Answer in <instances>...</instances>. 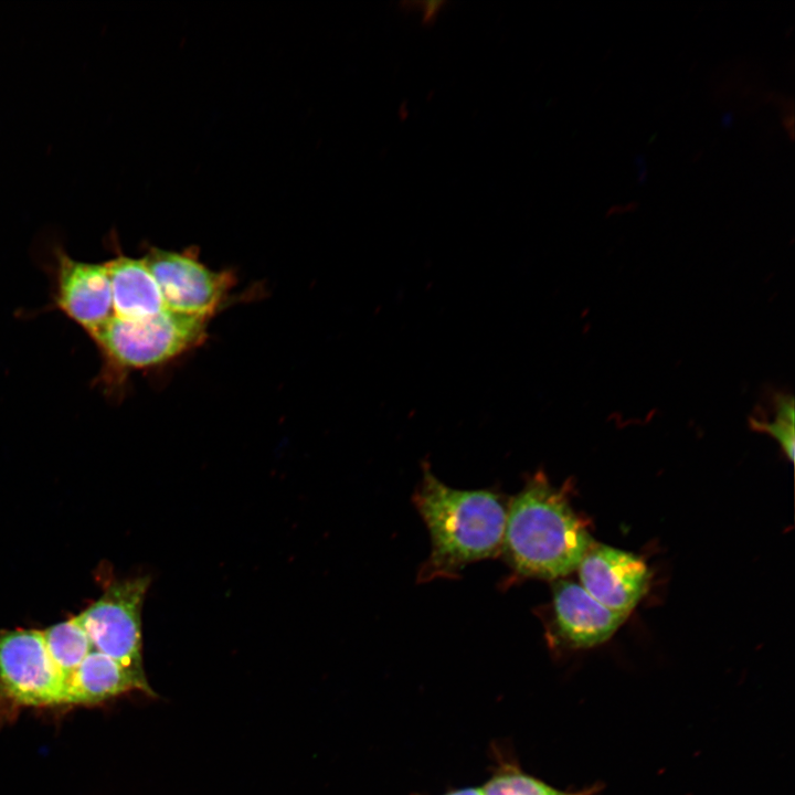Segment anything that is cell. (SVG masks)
<instances>
[{
  "label": "cell",
  "mask_w": 795,
  "mask_h": 795,
  "mask_svg": "<svg viewBox=\"0 0 795 795\" xmlns=\"http://www.w3.org/2000/svg\"><path fill=\"white\" fill-rule=\"evenodd\" d=\"M593 542L565 494L540 471L507 509L502 548L521 575L564 576L577 569Z\"/></svg>",
  "instance_id": "6da1fadb"
},
{
  "label": "cell",
  "mask_w": 795,
  "mask_h": 795,
  "mask_svg": "<svg viewBox=\"0 0 795 795\" xmlns=\"http://www.w3.org/2000/svg\"><path fill=\"white\" fill-rule=\"evenodd\" d=\"M414 500L432 540L421 580L451 576L502 547L507 509L496 494L451 488L425 467Z\"/></svg>",
  "instance_id": "7a4b0ae2"
},
{
  "label": "cell",
  "mask_w": 795,
  "mask_h": 795,
  "mask_svg": "<svg viewBox=\"0 0 795 795\" xmlns=\"http://www.w3.org/2000/svg\"><path fill=\"white\" fill-rule=\"evenodd\" d=\"M206 320L168 309L142 319L113 316L89 337L102 361L93 383L116 398L131 371L161 364L200 344Z\"/></svg>",
  "instance_id": "3957f363"
},
{
  "label": "cell",
  "mask_w": 795,
  "mask_h": 795,
  "mask_svg": "<svg viewBox=\"0 0 795 795\" xmlns=\"http://www.w3.org/2000/svg\"><path fill=\"white\" fill-rule=\"evenodd\" d=\"M65 679L39 629L0 628V720L24 708L63 704Z\"/></svg>",
  "instance_id": "277c9868"
},
{
  "label": "cell",
  "mask_w": 795,
  "mask_h": 795,
  "mask_svg": "<svg viewBox=\"0 0 795 795\" xmlns=\"http://www.w3.org/2000/svg\"><path fill=\"white\" fill-rule=\"evenodd\" d=\"M149 585V576L107 582L102 595L76 615L94 649L141 679H147L142 661L141 612Z\"/></svg>",
  "instance_id": "5b68a950"
},
{
  "label": "cell",
  "mask_w": 795,
  "mask_h": 795,
  "mask_svg": "<svg viewBox=\"0 0 795 795\" xmlns=\"http://www.w3.org/2000/svg\"><path fill=\"white\" fill-rule=\"evenodd\" d=\"M144 259L159 286L166 309L172 312L208 319L233 284L229 273L210 269L191 251L149 247Z\"/></svg>",
  "instance_id": "8992f818"
},
{
  "label": "cell",
  "mask_w": 795,
  "mask_h": 795,
  "mask_svg": "<svg viewBox=\"0 0 795 795\" xmlns=\"http://www.w3.org/2000/svg\"><path fill=\"white\" fill-rule=\"evenodd\" d=\"M51 274L49 308L61 311L88 337L113 317L112 288L104 263L77 261L62 246H54Z\"/></svg>",
  "instance_id": "52a82bcc"
},
{
  "label": "cell",
  "mask_w": 795,
  "mask_h": 795,
  "mask_svg": "<svg viewBox=\"0 0 795 795\" xmlns=\"http://www.w3.org/2000/svg\"><path fill=\"white\" fill-rule=\"evenodd\" d=\"M582 587L605 607L629 613L647 593L650 572L642 558L593 542L579 566Z\"/></svg>",
  "instance_id": "ba28073f"
},
{
  "label": "cell",
  "mask_w": 795,
  "mask_h": 795,
  "mask_svg": "<svg viewBox=\"0 0 795 795\" xmlns=\"http://www.w3.org/2000/svg\"><path fill=\"white\" fill-rule=\"evenodd\" d=\"M553 612L556 635L571 649L605 643L628 617L602 605L582 585L563 580L553 585Z\"/></svg>",
  "instance_id": "9c48e42d"
},
{
  "label": "cell",
  "mask_w": 795,
  "mask_h": 795,
  "mask_svg": "<svg viewBox=\"0 0 795 795\" xmlns=\"http://www.w3.org/2000/svg\"><path fill=\"white\" fill-rule=\"evenodd\" d=\"M135 691L156 696L147 679L93 649L66 679L62 706H95Z\"/></svg>",
  "instance_id": "30bf717a"
},
{
  "label": "cell",
  "mask_w": 795,
  "mask_h": 795,
  "mask_svg": "<svg viewBox=\"0 0 795 795\" xmlns=\"http://www.w3.org/2000/svg\"><path fill=\"white\" fill-rule=\"evenodd\" d=\"M104 264L110 282L113 316L142 319L166 310L159 286L144 257L134 258L118 251Z\"/></svg>",
  "instance_id": "8fae6325"
},
{
  "label": "cell",
  "mask_w": 795,
  "mask_h": 795,
  "mask_svg": "<svg viewBox=\"0 0 795 795\" xmlns=\"http://www.w3.org/2000/svg\"><path fill=\"white\" fill-rule=\"evenodd\" d=\"M42 635L46 650L65 681L94 649L76 616L43 629Z\"/></svg>",
  "instance_id": "7c38bea8"
},
{
  "label": "cell",
  "mask_w": 795,
  "mask_h": 795,
  "mask_svg": "<svg viewBox=\"0 0 795 795\" xmlns=\"http://www.w3.org/2000/svg\"><path fill=\"white\" fill-rule=\"evenodd\" d=\"M598 791L597 785L577 792L561 791L506 761L481 785L483 795H595Z\"/></svg>",
  "instance_id": "4fadbf2b"
},
{
  "label": "cell",
  "mask_w": 795,
  "mask_h": 795,
  "mask_svg": "<svg viewBox=\"0 0 795 795\" xmlns=\"http://www.w3.org/2000/svg\"><path fill=\"white\" fill-rule=\"evenodd\" d=\"M775 417L771 422L751 420L754 430L773 436L781 445L789 460L794 458V401L791 395L780 394L774 398Z\"/></svg>",
  "instance_id": "5bb4252c"
},
{
  "label": "cell",
  "mask_w": 795,
  "mask_h": 795,
  "mask_svg": "<svg viewBox=\"0 0 795 795\" xmlns=\"http://www.w3.org/2000/svg\"><path fill=\"white\" fill-rule=\"evenodd\" d=\"M442 795H483L481 786H469L448 791Z\"/></svg>",
  "instance_id": "9a60e30c"
}]
</instances>
